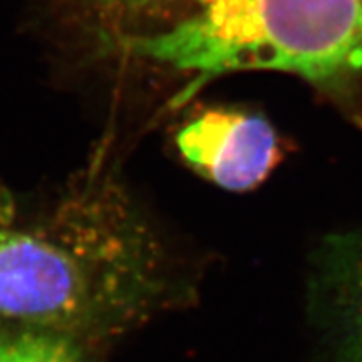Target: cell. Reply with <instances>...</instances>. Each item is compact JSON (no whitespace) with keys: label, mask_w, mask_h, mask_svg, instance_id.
Instances as JSON below:
<instances>
[{"label":"cell","mask_w":362,"mask_h":362,"mask_svg":"<svg viewBox=\"0 0 362 362\" xmlns=\"http://www.w3.org/2000/svg\"><path fill=\"white\" fill-rule=\"evenodd\" d=\"M0 362H81V344L44 330L17 327L0 337Z\"/></svg>","instance_id":"cell-5"},{"label":"cell","mask_w":362,"mask_h":362,"mask_svg":"<svg viewBox=\"0 0 362 362\" xmlns=\"http://www.w3.org/2000/svg\"><path fill=\"white\" fill-rule=\"evenodd\" d=\"M194 11L143 40L138 54L197 72H291L330 94L362 74V0H194Z\"/></svg>","instance_id":"cell-2"},{"label":"cell","mask_w":362,"mask_h":362,"mask_svg":"<svg viewBox=\"0 0 362 362\" xmlns=\"http://www.w3.org/2000/svg\"><path fill=\"white\" fill-rule=\"evenodd\" d=\"M176 148L194 173L235 193L259 188L284 160L274 126L237 110H206L194 116L176 134Z\"/></svg>","instance_id":"cell-3"},{"label":"cell","mask_w":362,"mask_h":362,"mask_svg":"<svg viewBox=\"0 0 362 362\" xmlns=\"http://www.w3.org/2000/svg\"><path fill=\"white\" fill-rule=\"evenodd\" d=\"M187 296L158 230L110 170L93 165L39 200L0 189V319L83 344Z\"/></svg>","instance_id":"cell-1"},{"label":"cell","mask_w":362,"mask_h":362,"mask_svg":"<svg viewBox=\"0 0 362 362\" xmlns=\"http://www.w3.org/2000/svg\"><path fill=\"white\" fill-rule=\"evenodd\" d=\"M93 2L98 8L106 12V16L121 24L129 25L136 22V24L143 25V22L160 16L158 12H161L163 8L173 6V4H181L185 0H93Z\"/></svg>","instance_id":"cell-6"},{"label":"cell","mask_w":362,"mask_h":362,"mask_svg":"<svg viewBox=\"0 0 362 362\" xmlns=\"http://www.w3.org/2000/svg\"><path fill=\"white\" fill-rule=\"evenodd\" d=\"M309 312L336 362H362V226L325 237L310 260Z\"/></svg>","instance_id":"cell-4"}]
</instances>
